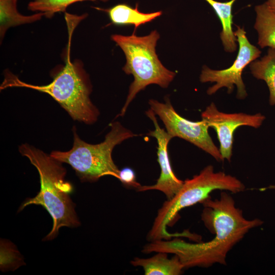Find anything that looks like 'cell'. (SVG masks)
Here are the masks:
<instances>
[{"mask_svg":"<svg viewBox=\"0 0 275 275\" xmlns=\"http://www.w3.org/2000/svg\"><path fill=\"white\" fill-rule=\"evenodd\" d=\"M17 0H0V35L3 38L7 30L11 27L31 23L40 20L44 13L38 12L24 15L17 9Z\"/></svg>","mask_w":275,"mask_h":275,"instance_id":"15","label":"cell"},{"mask_svg":"<svg viewBox=\"0 0 275 275\" xmlns=\"http://www.w3.org/2000/svg\"><path fill=\"white\" fill-rule=\"evenodd\" d=\"M109 126L111 130L104 140L97 144L82 141L73 127L72 148L67 151H53L50 155L62 163L70 165L81 181L94 182L104 176L119 179L120 170L113 160V150L124 141L139 135L118 121L111 122Z\"/></svg>","mask_w":275,"mask_h":275,"instance_id":"6","label":"cell"},{"mask_svg":"<svg viewBox=\"0 0 275 275\" xmlns=\"http://www.w3.org/2000/svg\"><path fill=\"white\" fill-rule=\"evenodd\" d=\"M19 151L37 169L41 184L36 196L26 199L19 211L26 206L35 204L41 205L49 212L52 218L53 226L45 237V240L54 239L62 227L79 226L80 222L75 211V204L69 196L73 187L65 179L66 170L62 162L28 144L20 146Z\"/></svg>","mask_w":275,"mask_h":275,"instance_id":"3","label":"cell"},{"mask_svg":"<svg viewBox=\"0 0 275 275\" xmlns=\"http://www.w3.org/2000/svg\"><path fill=\"white\" fill-rule=\"evenodd\" d=\"M77 25H69V44L65 65L53 75L52 81L46 85H34L22 81L11 72H6L1 90L11 87L26 88L46 93L66 111L74 120L92 124L97 121L99 112L90 98L92 85L80 61L70 60V40Z\"/></svg>","mask_w":275,"mask_h":275,"instance_id":"2","label":"cell"},{"mask_svg":"<svg viewBox=\"0 0 275 275\" xmlns=\"http://www.w3.org/2000/svg\"><path fill=\"white\" fill-rule=\"evenodd\" d=\"M201 117L206 121L209 127L215 130L220 145V153L223 159H226L229 161L232 155L235 130L241 126L259 128L265 119V117L261 113L249 115L243 113H223L218 110L213 102L202 113Z\"/></svg>","mask_w":275,"mask_h":275,"instance_id":"9","label":"cell"},{"mask_svg":"<svg viewBox=\"0 0 275 275\" xmlns=\"http://www.w3.org/2000/svg\"><path fill=\"white\" fill-rule=\"evenodd\" d=\"M165 102L150 99V108L158 116L165 125L167 132L173 138L184 139L211 155L217 161L224 159L219 149L215 145L209 132L207 123L203 119L194 122L179 115L166 96Z\"/></svg>","mask_w":275,"mask_h":275,"instance_id":"8","label":"cell"},{"mask_svg":"<svg viewBox=\"0 0 275 275\" xmlns=\"http://www.w3.org/2000/svg\"><path fill=\"white\" fill-rule=\"evenodd\" d=\"M203 209L201 220L208 230L214 235L206 242L189 243L183 240H158L144 245L142 252H164L176 255L184 269L209 267L215 264H226L228 253L252 229L262 225L259 218L246 219L236 207L233 197L222 190L219 198L210 196L201 202Z\"/></svg>","mask_w":275,"mask_h":275,"instance_id":"1","label":"cell"},{"mask_svg":"<svg viewBox=\"0 0 275 275\" xmlns=\"http://www.w3.org/2000/svg\"><path fill=\"white\" fill-rule=\"evenodd\" d=\"M265 3L270 8L275 10V0H267Z\"/></svg>","mask_w":275,"mask_h":275,"instance_id":"19","label":"cell"},{"mask_svg":"<svg viewBox=\"0 0 275 275\" xmlns=\"http://www.w3.org/2000/svg\"><path fill=\"white\" fill-rule=\"evenodd\" d=\"M212 8L222 25L220 38L225 51L234 52L238 46L237 38L233 30L232 7L236 0L221 2L215 0H205Z\"/></svg>","mask_w":275,"mask_h":275,"instance_id":"13","label":"cell"},{"mask_svg":"<svg viewBox=\"0 0 275 275\" xmlns=\"http://www.w3.org/2000/svg\"><path fill=\"white\" fill-rule=\"evenodd\" d=\"M155 126V130L150 131L147 135L155 138L157 143V161L160 168V174L156 183L152 185H141L138 191L157 190L162 192L168 200L171 199L179 190L184 181L178 178L171 167L168 153V145L173 138L158 123L155 114L151 109L146 112Z\"/></svg>","mask_w":275,"mask_h":275,"instance_id":"10","label":"cell"},{"mask_svg":"<svg viewBox=\"0 0 275 275\" xmlns=\"http://www.w3.org/2000/svg\"><path fill=\"white\" fill-rule=\"evenodd\" d=\"M234 34L238 44V51L232 65L223 70H213L206 66L202 68L200 75V81L215 82L207 90V93L209 95L215 93L222 88H227V92L231 93L235 85L238 99H243L248 96L242 78V73L248 65L260 57L261 51L250 43L243 28L237 26Z\"/></svg>","mask_w":275,"mask_h":275,"instance_id":"7","label":"cell"},{"mask_svg":"<svg viewBox=\"0 0 275 275\" xmlns=\"http://www.w3.org/2000/svg\"><path fill=\"white\" fill-rule=\"evenodd\" d=\"M250 69L254 77L266 82L269 91V104L274 105L275 49L269 48L265 56L250 64Z\"/></svg>","mask_w":275,"mask_h":275,"instance_id":"16","label":"cell"},{"mask_svg":"<svg viewBox=\"0 0 275 275\" xmlns=\"http://www.w3.org/2000/svg\"><path fill=\"white\" fill-rule=\"evenodd\" d=\"M133 266L142 267L145 275H179L184 269L179 258H168V253L157 252L149 258H134L130 261Z\"/></svg>","mask_w":275,"mask_h":275,"instance_id":"11","label":"cell"},{"mask_svg":"<svg viewBox=\"0 0 275 275\" xmlns=\"http://www.w3.org/2000/svg\"><path fill=\"white\" fill-rule=\"evenodd\" d=\"M96 9L107 12L113 24L120 25L131 24L135 29L162 14L161 11L148 13L141 12L139 11L138 4L136 5L135 8L126 4H120L106 9Z\"/></svg>","mask_w":275,"mask_h":275,"instance_id":"12","label":"cell"},{"mask_svg":"<svg viewBox=\"0 0 275 275\" xmlns=\"http://www.w3.org/2000/svg\"><path fill=\"white\" fill-rule=\"evenodd\" d=\"M160 38L158 32L152 31L144 36L134 34L130 36L113 35L112 40L122 50L126 62L122 69L132 74L131 84L124 105L118 116L123 117L136 94L147 86L156 84L167 88L174 79L176 73L166 68L156 53V46Z\"/></svg>","mask_w":275,"mask_h":275,"instance_id":"5","label":"cell"},{"mask_svg":"<svg viewBox=\"0 0 275 275\" xmlns=\"http://www.w3.org/2000/svg\"><path fill=\"white\" fill-rule=\"evenodd\" d=\"M245 188L244 184L236 177L223 172H215L211 165L205 167L199 174L187 179L179 190L171 199L167 200L158 210L152 227L147 235L150 241L169 240L172 237H190L191 233H169L167 226L177 218L179 211L201 202L210 196L215 190L238 193Z\"/></svg>","mask_w":275,"mask_h":275,"instance_id":"4","label":"cell"},{"mask_svg":"<svg viewBox=\"0 0 275 275\" xmlns=\"http://www.w3.org/2000/svg\"><path fill=\"white\" fill-rule=\"evenodd\" d=\"M256 20L254 28L258 35V44L275 49V10L265 2L255 7Z\"/></svg>","mask_w":275,"mask_h":275,"instance_id":"14","label":"cell"},{"mask_svg":"<svg viewBox=\"0 0 275 275\" xmlns=\"http://www.w3.org/2000/svg\"><path fill=\"white\" fill-rule=\"evenodd\" d=\"M118 180L125 186L132 187L136 189L141 186L136 180L134 171L130 168H124L120 170Z\"/></svg>","mask_w":275,"mask_h":275,"instance_id":"18","label":"cell"},{"mask_svg":"<svg viewBox=\"0 0 275 275\" xmlns=\"http://www.w3.org/2000/svg\"><path fill=\"white\" fill-rule=\"evenodd\" d=\"M275 188V185H270L266 187H263L260 189V190L261 191H264V190L267 189H274Z\"/></svg>","mask_w":275,"mask_h":275,"instance_id":"20","label":"cell"},{"mask_svg":"<svg viewBox=\"0 0 275 275\" xmlns=\"http://www.w3.org/2000/svg\"><path fill=\"white\" fill-rule=\"evenodd\" d=\"M86 1L106 2L108 0H32L29 3L28 9L33 12L44 13L45 17L50 18L57 13L65 11L73 3Z\"/></svg>","mask_w":275,"mask_h":275,"instance_id":"17","label":"cell"}]
</instances>
